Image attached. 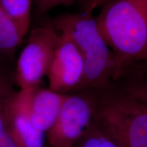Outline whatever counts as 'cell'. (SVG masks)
<instances>
[{"mask_svg":"<svg viewBox=\"0 0 147 147\" xmlns=\"http://www.w3.org/2000/svg\"><path fill=\"white\" fill-rule=\"evenodd\" d=\"M53 22L57 32L72 40L83 58L85 74L78 92L98 91L113 84L114 56L91 13L65 14Z\"/></svg>","mask_w":147,"mask_h":147,"instance_id":"7a4b0ae2","label":"cell"},{"mask_svg":"<svg viewBox=\"0 0 147 147\" xmlns=\"http://www.w3.org/2000/svg\"><path fill=\"white\" fill-rule=\"evenodd\" d=\"M32 92V89L15 91L8 106L6 131L18 147H45V134L36 129L31 121Z\"/></svg>","mask_w":147,"mask_h":147,"instance_id":"52a82bcc","label":"cell"},{"mask_svg":"<svg viewBox=\"0 0 147 147\" xmlns=\"http://www.w3.org/2000/svg\"><path fill=\"white\" fill-rule=\"evenodd\" d=\"M24 36L13 20L0 7V59H12Z\"/></svg>","mask_w":147,"mask_h":147,"instance_id":"9c48e42d","label":"cell"},{"mask_svg":"<svg viewBox=\"0 0 147 147\" xmlns=\"http://www.w3.org/2000/svg\"><path fill=\"white\" fill-rule=\"evenodd\" d=\"M95 21L114 56L113 81L147 61V0H108Z\"/></svg>","mask_w":147,"mask_h":147,"instance_id":"6da1fadb","label":"cell"},{"mask_svg":"<svg viewBox=\"0 0 147 147\" xmlns=\"http://www.w3.org/2000/svg\"><path fill=\"white\" fill-rule=\"evenodd\" d=\"M108 0H84V12L92 13L93 10L97 6L103 5Z\"/></svg>","mask_w":147,"mask_h":147,"instance_id":"9a60e30c","label":"cell"},{"mask_svg":"<svg viewBox=\"0 0 147 147\" xmlns=\"http://www.w3.org/2000/svg\"><path fill=\"white\" fill-rule=\"evenodd\" d=\"M65 94L40 86L32 89L29 113L34 127L45 134L52 127L59 113Z\"/></svg>","mask_w":147,"mask_h":147,"instance_id":"ba28073f","label":"cell"},{"mask_svg":"<svg viewBox=\"0 0 147 147\" xmlns=\"http://www.w3.org/2000/svg\"><path fill=\"white\" fill-rule=\"evenodd\" d=\"M58 37L53 21H47L32 29L16 63L14 80L20 89L39 87L44 77L47 76Z\"/></svg>","mask_w":147,"mask_h":147,"instance_id":"277c9868","label":"cell"},{"mask_svg":"<svg viewBox=\"0 0 147 147\" xmlns=\"http://www.w3.org/2000/svg\"><path fill=\"white\" fill-rule=\"evenodd\" d=\"M96 91L94 122L118 147H147V105L112 84Z\"/></svg>","mask_w":147,"mask_h":147,"instance_id":"3957f363","label":"cell"},{"mask_svg":"<svg viewBox=\"0 0 147 147\" xmlns=\"http://www.w3.org/2000/svg\"><path fill=\"white\" fill-rule=\"evenodd\" d=\"M126 74L130 75L123 77L127 78L119 87L147 105L146 73L141 71L140 72L136 71L134 74L128 72Z\"/></svg>","mask_w":147,"mask_h":147,"instance_id":"7c38bea8","label":"cell"},{"mask_svg":"<svg viewBox=\"0 0 147 147\" xmlns=\"http://www.w3.org/2000/svg\"><path fill=\"white\" fill-rule=\"evenodd\" d=\"M13 80L5 70L0 68V134L6 131L7 110L14 93Z\"/></svg>","mask_w":147,"mask_h":147,"instance_id":"8fae6325","label":"cell"},{"mask_svg":"<svg viewBox=\"0 0 147 147\" xmlns=\"http://www.w3.org/2000/svg\"><path fill=\"white\" fill-rule=\"evenodd\" d=\"M0 147H18L11 138L8 132L0 134Z\"/></svg>","mask_w":147,"mask_h":147,"instance_id":"2e32d148","label":"cell"},{"mask_svg":"<svg viewBox=\"0 0 147 147\" xmlns=\"http://www.w3.org/2000/svg\"><path fill=\"white\" fill-rule=\"evenodd\" d=\"M58 33L54 57L47 76L49 89L61 94L78 92L85 74L83 58L72 40Z\"/></svg>","mask_w":147,"mask_h":147,"instance_id":"8992f818","label":"cell"},{"mask_svg":"<svg viewBox=\"0 0 147 147\" xmlns=\"http://www.w3.org/2000/svg\"><path fill=\"white\" fill-rule=\"evenodd\" d=\"M96 91L67 93L59 115L47 132L51 147H74L94 120Z\"/></svg>","mask_w":147,"mask_h":147,"instance_id":"5b68a950","label":"cell"},{"mask_svg":"<svg viewBox=\"0 0 147 147\" xmlns=\"http://www.w3.org/2000/svg\"><path fill=\"white\" fill-rule=\"evenodd\" d=\"M77 0H34L36 8V14L38 16L42 15L60 5H69Z\"/></svg>","mask_w":147,"mask_h":147,"instance_id":"5bb4252c","label":"cell"},{"mask_svg":"<svg viewBox=\"0 0 147 147\" xmlns=\"http://www.w3.org/2000/svg\"><path fill=\"white\" fill-rule=\"evenodd\" d=\"M34 0H0V7L13 20L24 36L29 30Z\"/></svg>","mask_w":147,"mask_h":147,"instance_id":"30bf717a","label":"cell"},{"mask_svg":"<svg viewBox=\"0 0 147 147\" xmlns=\"http://www.w3.org/2000/svg\"><path fill=\"white\" fill-rule=\"evenodd\" d=\"M74 147H118L94 122Z\"/></svg>","mask_w":147,"mask_h":147,"instance_id":"4fadbf2b","label":"cell"}]
</instances>
